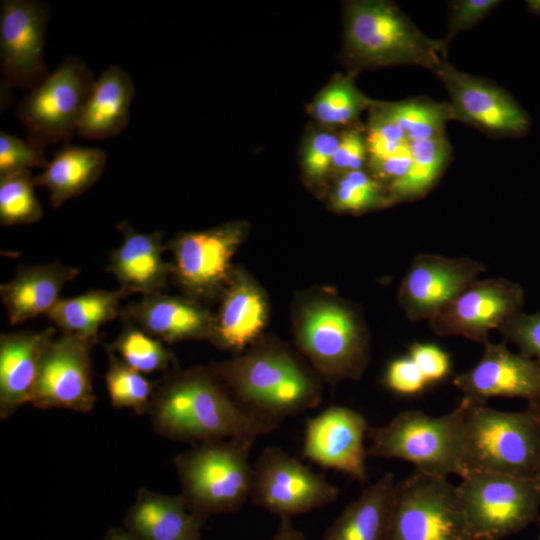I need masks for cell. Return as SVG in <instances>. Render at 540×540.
<instances>
[{"mask_svg": "<svg viewBox=\"0 0 540 540\" xmlns=\"http://www.w3.org/2000/svg\"><path fill=\"white\" fill-rule=\"evenodd\" d=\"M367 153L366 140L355 130L344 132L339 138L332 166L348 171L361 170Z\"/></svg>", "mask_w": 540, "mask_h": 540, "instance_id": "44", "label": "cell"}, {"mask_svg": "<svg viewBox=\"0 0 540 540\" xmlns=\"http://www.w3.org/2000/svg\"><path fill=\"white\" fill-rule=\"evenodd\" d=\"M411 164L407 172L387 187L392 202L423 197L437 182L447 164L450 145L445 133L411 142Z\"/></svg>", "mask_w": 540, "mask_h": 540, "instance_id": "30", "label": "cell"}, {"mask_svg": "<svg viewBox=\"0 0 540 540\" xmlns=\"http://www.w3.org/2000/svg\"><path fill=\"white\" fill-rule=\"evenodd\" d=\"M106 349L143 374L164 371L174 361L173 354L163 341L128 321Z\"/></svg>", "mask_w": 540, "mask_h": 540, "instance_id": "32", "label": "cell"}, {"mask_svg": "<svg viewBox=\"0 0 540 540\" xmlns=\"http://www.w3.org/2000/svg\"><path fill=\"white\" fill-rule=\"evenodd\" d=\"M458 413L459 476L497 473L540 480V404L506 412L464 396Z\"/></svg>", "mask_w": 540, "mask_h": 540, "instance_id": "1", "label": "cell"}, {"mask_svg": "<svg viewBox=\"0 0 540 540\" xmlns=\"http://www.w3.org/2000/svg\"><path fill=\"white\" fill-rule=\"evenodd\" d=\"M97 341L61 333L49 342L31 400L35 408H65L84 413L94 408L90 352Z\"/></svg>", "mask_w": 540, "mask_h": 540, "instance_id": "13", "label": "cell"}, {"mask_svg": "<svg viewBox=\"0 0 540 540\" xmlns=\"http://www.w3.org/2000/svg\"><path fill=\"white\" fill-rule=\"evenodd\" d=\"M526 6L532 13L540 15V0H528Z\"/></svg>", "mask_w": 540, "mask_h": 540, "instance_id": "47", "label": "cell"}, {"mask_svg": "<svg viewBox=\"0 0 540 540\" xmlns=\"http://www.w3.org/2000/svg\"><path fill=\"white\" fill-rule=\"evenodd\" d=\"M44 149L5 131L0 133V176L48 165Z\"/></svg>", "mask_w": 540, "mask_h": 540, "instance_id": "38", "label": "cell"}, {"mask_svg": "<svg viewBox=\"0 0 540 540\" xmlns=\"http://www.w3.org/2000/svg\"><path fill=\"white\" fill-rule=\"evenodd\" d=\"M456 490L473 540H501L538 519L540 480L472 473Z\"/></svg>", "mask_w": 540, "mask_h": 540, "instance_id": "6", "label": "cell"}, {"mask_svg": "<svg viewBox=\"0 0 540 540\" xmlns=\"http://www.w3.org/2000/svg\"><path fill=\"white\" fill-rule=\"evenodd\" d=\"M117 229L122 234V241L111 252L106 269L115 276L118 289L127 296L162 292L171 267L163 258L166 248L161 232H138L126 220L119 222Z\"/></svg>", "mask_w": 540, "mask_h": 540, "instance_id": "20", "label": "cell"}, {"mask_svg": "<svg viewBox=\"0 0 540 540\" xmlns=\"http://www.w3.org/2000/svg\"><path fill=\"white\" fill-rule=\"evenodd\" d=\"M148 413L158 434L194 444L233 437L256 439L279 425L236 404L201 370L180 373L157 386Z\"/></svg>", "mask_w": 540, "mask_h": 540, "instance_id": "2", "label": "cell"}, {"mask_svg": "<svg viewBox=\"0 0 540 540\" xmlns=\"http://www.w3.org/2000/svg\"><path fill=\"white\" fill-rule=\"evenodd\" d=\"M270 540H307V538L294 526L292 518H281Z\"/></svg>", "mask_w": 540, "mask_h": 540, "instance_id": "45", "label": "cell"}, {"mask_svg": "<svg viewBox=\"0 0 540 540\" xmlns=\"http://www.w3.org/2000/svg\"><path fill=\"white\" fill-rule=\"evenodd\" d=\"M265 309L264 300L255 288L244 283L236 284L224 299L212 334L219 344L241 350L263 328Z\"/></svg>", "mask_w": 540, "mask_h": 540, "instance_id": "29", "label": "cell"}, {"mask_svg": "<svg viewBox=\"0 0 540 540\" xmlns=\"http://www.w3.org/2000/svg\"><path fill=\"white\" fill-rule=\"evenodd\" d=\"M387 540H473L456 486L418 471L396 483Z\"/></svg>", "mask_w": 540, "mask_h": 540, "instance_id": "8", "label": "cell"}, {"mask_svg": "<svg viewBox=\"0 0 540 540\" xmlns=\"http://www.w3.org/2000/svg\"><path fill=\"white\" fill-rule=\"evenodd\" d=\"M374 102L366 98L350 77L340 78L328 85L313 105L315 117L328 125L348 124Z\"/></svg>", "mask_w": 540, "mask_h": 540, "instance_id": "35", "label": "cell"}, {"mask_svg": "<svg viewBox=\"0 0 540 540\" xmlns=\"http://www.w3.org/2000/svg\"><path fill=\"white\" fill-rule=\"evenodd\" d=\"M80 273L59 261L22 265L8 282L0 286V296L9 323L16 325L47 313L60 300L64 286Z\"/></svg>", "mask_w": 540, "mask_h": 540, "instance_id": "22", "label": "cell"}, {"mask_svg": "<svg viewBox=\"0 0 540 540\" xmlns=\"http://www.w3.org/2000/svg\"><path fill=\"white\" fill-rule=\"evenodd\" d=\"M370 427L359 412L331 406L307 420L303 454L316 464L343 472L355 480L368 478L364 437Z\"/></svg>", "mask_w": 540, "mask_h": 540, "instance_id": "17", "label": "cell"}, {"mask_svg": "<svg viewBox=\"0 0 540 540\" xmlns=\"http://www.w3.org/2000/svg\"><path fill=\"white\" fill-rule=\"evenodd\" d=\"M217 373L246 410L279 424L319 402L317 385L284 351H258L219 365Z\"/></svg>", "mask_w": 540, "mask_h": 540, "instance_id": "5", "label": "cell"}, {"mask_svg": "<svg viewBox=\"0 0 540 540\" xmlns=\"http://www.w3.org/2000/svg\"><path fill=\"white\" fill-rule=\"evenodd\" d=\"M125 297L120 289H93L60 298L46 316L62 333L99 340L100 327L121 315L120 302Z\"/></svg>", "mask_w": 540, "mask_h": 540, "instance_id": "28", "label": "cell"}, {"mask_svg": "<svg viewBox=\"0 0 540 540\" xmlns=\"http://www.w3.org/2000/svg\"><path fill=\"white\" fill-rule=\"evenodd\" d=\"M30 170L0 176V224L11 227L30 224L43 217Z\"/></svg>", "mask_w": 540, "mask_h": 540, "instance_id": "34", "label": "cell"}, {"mask_svg": "<svg viewBox=\"0 0 540 540\" xmlns=\"http://www.w3.org/2000/svg\"><path fill=\"white\" fill-rule=\"evenodd\" d=\"M96 79L78 56L66 57L39 85L29 90L16 108L27 140L45 149L50 144H68L78 124Z\"/></svg>", "mask_w": 540, "mask_h": 540, "instance_id": "7", "label": "cell"}, {"mask_svg": "<svg viewBox=\"0 0 540 540\" xmlns=\"http://www.w3.org/2000/svg\"><path fill=\"white\" fill-rule=\"evenodd\" d=\"M457 420L456 408L437 417L420 410L400 412L385 425L370 427L367 454L405 460L425 474L446 478L459 475Z\"/></svg>", "mask_w": 540, "mask_h": 540, "instance_id": "9", "label": "cell"}, {"mask_svg": "<svg viewBox=\"0 0 540 540\" xmlns=\"http://www.w3.org/2000/svg\"><path fill=\"white\" fill-rule=\"evenodd\" d=\"M338 496L326 477L278 446L264 448L253 464L250 500L279 519L323 508Z\"/></svg>", "mask_w": 540, "mask_h": 540, "instance_id": "10", "label": "cell"}, {"mask_svg": "<svg viewBox=\"0 0 540 540\" xmlns=\"http://www.w3.org/2000/svg\"><path fill=\"white\" fill-rule=\"evenodd\" d=\"M501 1L498 0H459L450 3L448 32L444 39L447 47L461 31L472 28L485 18Z\"/></svg>", "mask_w": 540, "mask_h": 540, "instance_id": "40", "label": "cell"}, {"mask_svg": "<svg viewBox=\"0 0 540 540\" xmlns=\"http://www.w3.org/2000/svg\"><path fill=\"white\" fill-rule=\"evenodd\" d=\"M120 316L166 343L212 335L214 327L206 310L162 292L142 295L123 308Z\"/></svg>", "mask_w": 540, "mask_h": 540, "instance_id": "23", "label": "cell"}, {"mask_svg": "<svg viewBox=\"0 0 540 540\" xmlns=\"http://www.w3.org/2000/svg\"><path fill=\"white\" fill-rule=\"evenodd\" d=\"M419 368L427 383L444 379L451 370V359L440 347L429 343H414L408 355Z\"/></svg>", "mask_w": 540, "mask_h": 540, "instance_id": "41", "label": "cell"}, {"mask_svg": "<svg viewBox=\"0 0 540 540\" xmlns=\"http://www.w3.org/2000/svg\"><path fill=\"white\" fill-rule=\"evenodd\" d=\"M240 239L241 231L234 225L178 235L169 243L173 254L171 274L195 294L212 291L226 278Z\"/></svg>", "mask_w": 540, "mask_h": 540, "instance_id": "19", "label": "cell"}, {"mask_svg": "<svg viewBox=\"0 0 540 540\" xmlns=\"http://www.w3.org/2000/svg\"><path fill=\"white\" fill-rule=\"evenodd\" d=\"M385 382L389 389L403 395L419 393L428 384L409 356L397 358L390 362L386 371Z\"/></svg>", "mask_w": 540, "mask_h": 540, "instance_id": "43", "label": "cell"}, {"mask_svg": "<svg viewBox=\"0 0 540 540\" xmlns=\"http://www.w3.org/2000/svg\"><path fill=\"white\" fill-rule=\"evenodd\" d=\"M485 270L468 257L419 254L401 282L398 302L410 321H429Z\"/></svg>", "mask_w": 540, "mask_h": 540, "instance_id": "15", "label": "cell"}, {"mask_svg": "<svg viewBox=\"0 0 540 540\" xmlns=\"http://www.w3.org/2000/svg\"><path fill=\"white\" fill-rule=\"evenodd\" d=\"M50 7L38 0H2L1 84L31 90L50 74L44 48Z\"/></svg>", "mask_w": 540, "mask_h": 540, "instance_id": "11", "label": "cell"}, {"mask_svg": "<svg viewBox=\"0 0 540 540\" xmlns=\"http://www.w3.org/2000/svg\"><path fill=\"white\" fill-rule=\"evenodd\" d=\"M436 75L448 91L454 119L495 135L520 136L528 131V115L498 86L458 70L448 60Z\"/></svg>", "mask_w": 540, "mask_h": 540, "instance_id": "16", "label": "cell"}, {"mask_svg": "<svg viewBox=\"0 0 540 540\" xmlns=\"http://www.w3.org/2000/svg\"><path fill=\"white\" fill-rule=\"evenodd\" d=\"M395 479L386 473L349 502L321 540H387Z\"/></svg>", "mask_w": 540, "mask_h": 540, "instance_id": "26", "label": "cell"}, {"mask_svg": "<svg viewBox=\"0 0 540 540\" xmlns=\"http://www.w3.org/2000/svg\"><path fill=\"white\" fill-rule=\"evenodd\" d=\"M106 162L107 154L102 149L65 144L33 181L48 190L51 205L58 208L93 186Z\"/></svg>", "mask_w": 540, "mask_h": 540, "instance_id": "27", "label": "cell"}, {"mask_svg": "<svg viewBox=\"0 0 540 540\" xmlns=\"http://www.w3.org/2000/svg\"><path fill=\"white\" fill-rule=\"evenodd\" d=\"M366 138L370 164L375 165L395 156L410 146L404 131L389 119L374 102Z\"/></svg>", "mask_w": 540, "mask_h": 540, "instance_id": "37", "label": "cell"}, {"mask_svg": "<svg viewBox=\"0 0 540 540\" xmlns=\"http://www.w3.org/2000/svg\"><path fill=\"white\" fill-rule=\"evenodd\" d=\"M453 384L464 396L475 400L521 398L540 404V362L512 352L504 340L488 341L478 363L456 375Z\"/></svg>", "mask_w": 540, "mask_h": 540, "instance_id": "18", "label": "cell"}, {"mask_svg": "<svg viewBox=\"0 0 540 540\" xmlns=\"http://www.w3.org/2000/svg\"><path fill=\"white\" fill-rule=\"evenodd\" d=\"M300 343L318 368L333 379L358 378L367 362V342L356 316L335 303L307 310Z\"/></svg>", "mask_w": 540, "mask_h": 540, "instance_id": "14", "label": "cell"}, {"mask_svg": "<svg viewBox=\"0 0 540 540\" xmlns=\"http://www.w3.org/2000/svg\"><path fill=\"white\" fill-rule=\"evenodd\" d=\"M56 328L0 336V417L6 419L33 397L40 363Z\"/></svg>", "mask_w": 540, "mask_h": 540, "instance_id": "21", "label": "cell"}, {"mask_svg": "<svg viewBox=\"0 0 540 540\" xmlns=\"http://www.w3.org/2000/svg\"><path fill=\"white\" fill-rule=\"evenodd\" d=\"M345 38L349 55L364 65H416L436 74L447 61L442 40L424 35L395 5L385 1L350 3Z\"/></svg>", "mask_w": 540, "mask_h": 540, "instance_id": "4", "label": "cell"}, {"mask_svg": "<svg viewBox=\"0 0 540 540\" xmlns=\"http://www.w3.org/2000/svg\"><path fill=\"white\" fill-rule=\"evenodd\" d=\"M124 524L139 540H202L205 521L188 509L181 494H161L142 487Z\"/></svg>", "mask_w": 540, "mask_h": 540, "instance_id": "24", "label": "cell"}, {"mask_svg": "<svg viewBox=\"0 0 540 540\" xmlns=\"http://www.w3.org/2000/svg\"><path fill=\"white\" fill-rule=\"evenodd\" d=\"M255 438L233 437L194 444L174 460L181 496L188 509L206 521L242 509L251 497Z\"/></svg>", "mask_w": 540, "mask_h": 540, "instance_id": "3", "label": "cell"}, {"mask_svg": "<svg viewBox=\"0 0 540 540\" xmlns=\"http://www.w3.org/2000/svg\"><path fill=\"white\" fill-rule=\"evenodd\" d=\"M339 138L331 133L314 134L308 141L303 153V165L312 177L324 175L332 166Z\"/></svg>", "mask_w": 540, "mask_h": 540, "instance_id": "42", "label": "cell"}, {"mask_svg": "<svg viewBox=\"0 0 540 540\" xmlns=\"http://www.w3.org/2000/svg\"><path fill=\"white\" fill-rule=\"evenodd\" d=\"M135 86L129 73L110 65L96 79L80 118L77 133L88 140L120 134L128 125Z\"/></svg>", "mask_w": 540, "mask_h": 540, "instance_id": "25", "label": "cell"}, {"mask_svg": "<svg viewBox=\"0 0 540 540\" xmlns=\"http://www.w3.org/2000/svg\"><path fill=\"white\" fill-rule=\"evenodd\" d=\"M101 540H139V539L128 530H124L120 528H111L106 532L105 536Z\"/></svg>", "mask_w": 540, "mask_h": 540, "instance_id": "46", "label": "cell"}, {"mask_svg": "<svg viewBox=\"0 0 540 540\" xmlns=\"http://www.w3.org/2000/svg\"><path fill=\"white\" fill-rule=\"evenodd\" d=\"M522 286L497 277L477 279L428 321L437 336H461L482 343L489 334L523 311Z\"/></svg>", "mask_w": 540, "mask_h": 540, "instance_id": "12", "label": "cell"}, {"mask_svg": "<svg viewBox=\"0 0 540 540\" xmlns=\"http://www.w3.org/2000/svg\"><path fill=\"white\" fill-rule=\"evenodd\" d=\"M378 108L406 134L410 142H418L445 133V124L454 120L451 105L425 98L395 103H377Z\"/></svg>", "mask_w": 540, "mask_h": 540, "instance_id": "31", "label": "cell"}, {"mask_svg": "<svg viewBox=\"0 0 540 540\" xmlns=\"http://www.w3.org/2000/svg\"><path fill=\"white\" fill-rule=\"evenodd\" d=\"M537 540H540V520H539V534H538Z\"/></svg>", "mask_w": 540, "mask_h": 540, "instance_id": "48", "label": "cell"}, {"mask_svg": "<svg viewBox=\"0 0 540 540\" xmlns=\"http://www.w3.org/2000/svg\"><path fill=\"white\" fill-rule=\"evenodd\" d=\"M498 332L505 342L516 345L520 353L540 362V310L514 315L500 326Z\"/></svg>", "mask_w": 540, "mask_h": 540, "instance_id": "39", "label": "cell"}, {"mask_svg": "<svg viewBox=\"0 0 540 540\" xmlns=\"http://www.w3.org/2000/svg\"><path fill=\"white\" fill-rule=\"evenodd\" d=\"M107 352L109 366L105 382L111 405L114 408H130L139 415L149 412L157 385L111 351Z\"/></svg>", "mask_w": 540, "mask_h": 540, "instance_id": "33", "label": "cell"}, {"mask_svg": "<svg viewBox=\"0 0 540 540\" xmlns=\"http://www.w3.org/2000/svg\"><path fill=\"white\" fill-rule=\"evenodd\" d=\"M334 205L342 211L361 212L379 205L390 204L380 183L362 170L348 171L339 179L333 197Z\"/></svg>", "mask_w": 540, "mask_h": 540, "instance_id": "36", "label": "cell"}]
</instances>
